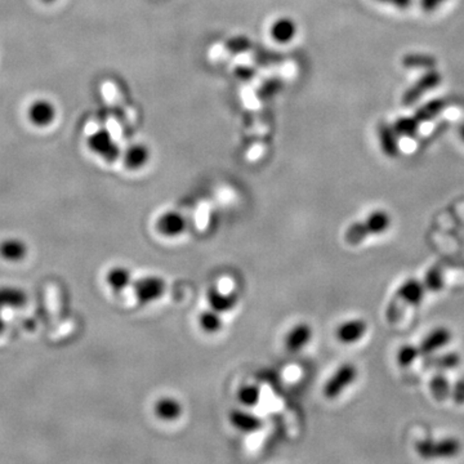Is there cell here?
Listing matches in <instances>:
<instances>
[{"label":"cell","mask_w":464,"mask_h":464,"mask_svg":"<svg viewBox=\"0 0 464 464\" xmlns=\"http://www.w3.org/2000/svg\"><path fill=\"white\" fill-rule=\"evenodd\" d=\"M312 332L311 325L307 323H299L294 325L289 332L286 333L284 338V345H286V351L299 352L302 348L311 342Z\"/></svg>","instance_id":"cell-10"},{"label":"cell","mask_w":464,"mask_h":464,"mask_svg":"<svg viewBox=\"0 0 464 464\" xmlns=\"http://www.w3.org/2000/svg\"><path fill=\"white\" fill-rule=\"evenodd\" d=\"M44 3H54V0H43Z\"/></svg>","instance_id":"cell-27"},{"label":"cell","mask_w":464,"mask_h":464,"mask_svg":"<svg viewBox=\"0 0 464 464\" xmlns=\"http://www.w3.org/2000/svg\"><path fill=\"white\" fill-rule=\"evenodd\" d=\"M238 400L241 404L248 408H253L258 404L261 400V390L254 385H246L240 387L238 391Z\"/></svg>","instance_id":"cell-23"},{"label":"cell","mask_w":464,"mask_h":464,"mask_svg":"<svg viewBox=\"0 0 464 464\" xmlns=\"http://www.w3.org/2000/svg\"><path fill=\"white\" fill-rule=\"evenodd\" d=\"M358 370L356 365L352 363H345L341 365L337 370L333 373L332 377L326 380L323 388V393L328 400L339 398L346 388L353 385L358 379Z\"/></svg>","instance_id":"cell-5"},{"label":"cell","mask_w":464,"mask_h":464,"mask_svg":"<svg viewBox=\"0 0 464 464\" xmlns=\"http://www.w3.org/2000/svg\"><path fill=\"white\" fill-rule=\"evenodd\" d=\"M4 331H6V321H4V318H3L1 313H0V334H3Z\"/></svg>","instance_id":"cell-26"},{"label":"cell","mask_w":464,"mask_h":464,"mask_svg":"<svg viewBox=\"0 0 464 464\" xmlns=\"http://www.w3.org/2000/svg\"><path fill=\"white\" fill-rule=\"evenodd\" d=\"M107 286L115 293L124 292L133 284L132 273L126 267H113L106 275Z\"/></svg>","instance_id":"cell-19"},{"label":"cell","mask_w":464,"mask_h":464,"mask_svg":"<svg viewBox=\"0 0 464 464\" xmlns=\"http://www.w3.org/2000/svg\"><path fill=\"white\" fill-rule=\"evenodd\" d=\"M228 420L233 428L243 433H253L263 427V420L261 418L249 411L239 410V409L231 410L228 414Z\"/></svg>","instance_id":"cell-12"},{"label":"cell","mask_w":464,"mask_h":464,"mask_svg":"<svg viewBox=\"0 0 464 464\" xmlns=\"http://www.w3.org/2000/svg\"><path fill=\"white\" fill-rule=\"evenodd\" d=\"M450 400L458 405L464 404V380H458L453 385Z\"/></svg>","instance_id":"cell-25"},{"label":"cell","mask_w":464,"mask_h":464,"mask_svg":"<svg viewBox=\"0 0 464 464\" xmlns=\"http://www.w3.org/2000/svg\"><path fill=\"white\" fill-rule=\"evenodd\" d=\"M206 301H208L209 308H212L219 313H225V312L232 311L236 307L239 298L233 293H222L216 288H211L206 292Z\"/></svg>","instance_id":"cell-14"},{"label":"cell","mask_w":464,"mask_h":464,"mask_svg":"<svg viewBox=\"0 0 464 464\" xmlns=\"http://www.w3.org/2000/svg\"><path fill=\"white\" fill-rule=\"evenodd\" d=\"M27 303V294L20 288L1 286L0 288V310L21 308Z\"/></svg>","instance_id":"cell-18"},{"label":"cell","mask_w":464,"mask_h":464,"mask_svg":"<svg viewBox=\"0 0 464 464\" xmlns=\"http://www.w3.org/2000/svg\"><path fill=\"white\" fill-rule=\"evenodd\" d=\"M29 253L26 243L20 239L3 240L0 243V257L8 262H20Z\"/></svg>","instance_id":"cell-17"},{"label":"cell","mask_w":464,"mask_h":464,"mask_svg":"<svg viewBox=\"0 0 464 464\" xmlns=\"http://www.w3.org/2000/svg\"><path fill=\"white\" fill-rule=\"evenodd\" d=\"M153 411H155L156 417L160 419L166 420V422H172V420H177L182 415L183 408L178 400L166 396V398H159L155 403Z\"/></svg>","instance_id":"cell-16"},{"label":"cell","mask_w":464,"mask_h":464,"mask_svg":"<svg viewBox=\"0 0 464 464\" xmlns=\"http://www.w3.org/2000/svg\"><path fill=\"white\" fill-rule=\"evenodd\" d=\"M391 223L390 213L383 209L374 211L366 218L358 221L347 227L345 232L346 243L352 246H358L370 236H377L388 231Z\"/></svg>","instance_id":"cell-3"},{"label":"cell","mask_w":464,"mask_h":464,"mask_svg":"<svg viewBox=\"0 0 464 464\" xmlns=\"http://www.w3.org/2000/svg\"><path fill=\"white\" fill-rule=\"evenodd\" d=\"M151 159V151L145 143H133L123 153V163L128 171H141Z\"/></svg>","instance_id":"cell-11"},{"label":"cell","mask_w":464,"mask_h":464,"mask_svg":"<svg viewBox=\"0 0 464 464\" xmlns=\"http://www.w3.org/2000/svg\"><path fill=\"white\" fill-rule=\"evenodd\" d=\"M453 385L450 379L446 378L438 371L436 375L432 377L430 380V391H431L432 398L436 401H446L450 400L451 392H453Z\"/></svg>","instance_id":"cell-21"},{"label":"cell","mask_w":464,"mask_h":464,"mask_svg":"<svg viewBox=\"0 0 464 464\" xmlns=\"http://www.w3.org/2000/svg\"><path fill=\"white\" fill-rule=\"evenodd\" d=\"M88 147L93 153L106 160L107 163H114L121 156L119 146L106 129H100L91 134L88 138Z\"/></svg>","instance_id":"cell-7"},{"label":"cell","mask_w":464,"mask_h":464,"mask_svg":"<svg viewBox=\"0 0 464 464\" xmlns=\"http://www.w3.org/2000/svg\"><path fill=\"white\" fill-rule=\"evenodd\" d=\"M133 293L139 305H148L161 298L166 293V281L159 276H145L133 281Z\"/></svg>","instance_id":"cell-6"},{"label":"cell","mask_w":464,"mask_h":464,"mask_svg":"<svg viewBox=\"0 0 464 464\" xmlns=\"http://www.w3.org/2000/svg\"><path fill=\"white\" fill-rule=\"evenodd\" d=\"M453 333L446 326H438L428 333L417 345H404L398 348L396 363L400 368H408L419 358L431 356L435 352L449 345Z\"/></svg>","instance_id":"cell-2"},{"label":"cell","mask_w":464,"mask_h":464,"mask_svg":"<svg viewBox=\"0 0 464 464\" xmlns=\"http://www.w3.org/2000/svg\"><path fill=\"white\" fill-rule=\"evenodd\" d=\"M460 364V356L458 355L457 352H451V353H444V355H438V356H427L423 360V366L425 369H433V370H449V369H454Z\"/></svg>","instance_id":"cell-20"},{"label":"cell","mask_w":464,"mask_h":464,"mask_svg":"<svg viewBox=\"0 0 464 464\" xmlns=\"http://www.w3.org/2000/svg\"><path fill=\"white\" fill-rule=\"evenodd\" d=\"M369 325L364 318H351L339 324L336 329V338L343 345H355L364 338Z\"/></svg>","instance_id":"cell-9"},{"label":"cell","mask_w":464,"mask_h":464,"mask_svg":"<svg viewBox=\"0 0 464 464\" xmlns=\"http://www.w3.org/2000/svg\"><path fill=\"white\" fill-rule=\"evenodd\" d=\"M432 291L427 280L410 278L396 289L385 308V318L390 324H398L411 307L420 305Z\"/></svg>","instance_id":"cell-1"},{"label":"cell","mask_w":464,"mask_h":464,"mask_svg":"<svg viewBox=\"0 0 464 464\" xmlns=\"http://www.w3.org/2000/svg\"><path fill=\"white\" fill-rule=\"evenodd\" d=\"M186 227H187L186 218L178 212L164 213L156 222L158 231L168 238L178 236L185 231Z\"/></svg>","instance_id":"cell-13"},{"label":"cell","mask_w":464,"mask_h":464,"mask_svg":"<svg viewBox=\"0 0 464 464\" xmlns=\"http://www.w3.org/2000/svg\"><path fill=\"white\" fill-rule=\"evenodd\" d=\"M29 119L36 126H48L56 118V109L46 100L35 101L29 109Z\"/></svg>","instance_id":"cell-15"},{"label":"cell","mask_w":464,"mask_h":464,"mask_svg":"<svg viewBox=\"0 0 464 464\" xmlns=\"http://www.w3.org/2000/svg\"><path fill=\"white\" fill-rule=\"evenodd\" d=\"M425 278L431 288L432 293L441 292L445 286L444 270L440 266H433L425 272Z\"/></svg>","instance_id":"cell-24"},{"label":"cell","mask_w":464,"mask_h":464,"mask_svg":"<svg viewBox=\"0 0 464 464\" xmlns=\"http://www.w3.org/2000/svg\"><path fill=\"white\" fill-rule=\"evenodd\" d=\"M268 35L270 39L278 46H289L298 38V22L289 16H280L272 21L268 27Z\"/></svg>","instance_id":"cell-8"},{"label":"cell","mask_w":464,"mask_h":464,"mask_svg":"<svg viewBox=\"0 0 464 464\" xmlns=\"http://www.w3.org/2000/svg\"><path fill=\"white\" fill-rule=\"evenodd\" d=\"M414 449L423 459H449L457 457L463 449L462 441L457 438H422L418 440Z\"/></svg>","instance_id":"cell-4"},{"label":"cell","mask_w":464,"mask_h":464,"mask_svg":"<svg viewBox=\"0 0 464 464\" xmlns=\"http://www.w3.org/2000/svg\"><path fill=\"white\" fill-rule=\"evenodd\" d=\"M222 324H223V323H222L221 313L214 311L212 308L206 310V311H203L200 313V328H201L204 332L208 333V334H214V333L219 332L221 328H222Z\"/></svg>","instance_id":"cell-22"}]
</instances>
